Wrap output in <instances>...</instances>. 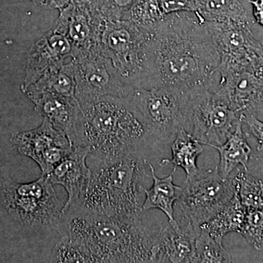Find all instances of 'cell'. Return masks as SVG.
<instances>
[{
	"label": "cell",
	"mask_w": 263,
	"mask_h": 263,
	"mask_svg": "<svg viewBox=\"0 0 263 263\" xmlns=\"http://www.w3.org/2000/svg\"><path fill=\"white\" fill-rule=\"evenodd\" d=\"M146 29L144 71L138 89L212 87L219 55L205 22L194 12H179Z\"/></svg>",
	"instance_id": "obj_1"
},
{
	"label": "cell",
	"mask_w": 263,
	"mask_h": 263,
	"mask_svg": "<svg viewBox=\"0 0 263 263\" xmlns=\"http://www.w3.org/2000/svg\"><path fill=\"white\" fill-rule=\"evenodd\" d=\"M143 212L103 215L71 206L63 214L53 262H153V237Z\"/></svg>",
	"instance_id": "obj_2"
},
{
	"label": "cell",
	"mask_w": 263,
	"mask_h": 263,
	"mask_svg": "<svg viewBox=\"0 0 263 263\" xmlns=\"http://www.w3.org/2000/svg\"><path fill=\"white\" fill-rule=\"evenodd\" d=\"M81 108V141L83 146L89 148V163L143 156L146 148L157 147L130 99L102 97Z\"/></svg>",
	"instance_id": "obj_3"
},
{
	"label": "cell",
	"mask_w": 263,
	"mask_h": 263,
	"mask_svg": "<svg viewBox=\"0 0 263 263\" xmlns=\"http://www.w3.org/2000/svg\"><path fill=\"white\" fill-rule=\"evenodd\" d=\"M147 164L146 159L138 155L112 162L90 163L89 183L71 206L103 215L143 212L145 183L152 178L147 174Z\"/></svg>",
	"instance_id": "obj_4"
},
{
	"label": "cell",
	"mask_w": 263,
	"mask_h": 263,
	"mask_svg": "<svg viewBox=\"0 0 263 263\" xmlns=\"http://www.w3.org/2000/svg\"><path fill=\"white\" fill-rule=\"evenodd\" d=\"M46 176L18 183L0 165V203L16 222L29 228H55L61 224L63 209Z\"/></svg>",
	"instance_id": "obj_5"
},
{
	"label": "cell",
	"mask_w": 263,
	"mask_h": 263,
	"mask_svg": "<svg viewBox=\"0 0 263 263\" xmlns=\"http://www.w3.org/2000/svg\"><path fill=\"white\" fill-rule=\"evenodd\" d=\"M185 129L205 146H220L241 119L230 108L226 98L212 87L184 91Z\"/></svg>",
	"instance_id": "obj_6"
},
{
	"label": "cell",
	"mask_w": 263,
	"mask_h": 263,
	"mask_svg": "<svg viewBox=\"0 0 263 263\" xmlns=\"http://www.w3.org/2000/svg\"><path fill=\"white\" fill-rule=\"evenodd\" d=\"M142 117L156 146H171L186 127L184 91L169 88L134 89L129 97Z\"/></svg>",
	"instance_id": "obj_7"
},
{
	"label": "cell",
	"mask_w": 263,
	"mask_h": 263,
	"mask_svg": "<svg viewBox=\"0 0 263 263\" xmlns=\"http://www.w3.org/2000/svg\"><path fill=\"white\" fill-rule=\"evenodd\" d=\"M147 34L146 29L129 19L107 21L99 42L118 72L134 89L141 86Z\"/></svg>",
	"instance_id": "obj_8"
},
{
	"label": "cell",
	"mask_w": 263,
	"mask_h": 263,
	"mask_svg": "<svg viewBox=\"0 0 263 263\" xmlns=\"http://www.w3.org/2000/svg\"><path fill=\"white\" fill-rule=\"evenodd\" d=\"M72 60L75 67V96L81 106L102 97H130L134 88L123 79L99 45Z\"/></svg>",
	"instance_id": "obj_9"
},
{
	"label": "cell",
	"mask_w": 263,
	"mask_h": 263,
	"mask_svg": "<svg viewBox=\"0 0 263 263\" xmlns=\"http://www.w3.org/2000/svg\"><path fill=\"white\" fill-rule=\"evenodd\" d=\"M179 199L181 217L200 228L210 221L235 195L233 179H224L214 170L200 171L196 176L183 182Z\"/></svg>",
	"instance_id": "obj_10"
},
{
	"label": "cell",
	"mask_w": 263,
	"mask_h": 263,
	"mask_svg": "<svg viewBox=\"0 0 263 263\" xmlns=\"http://www.w3.org/2000/svg\"><path fill=\"white\" fill-rule=\"evenodd\" d=\"M216 89L238 117L263 111V56L219 73Z\"/></svg>",
	"instance_id": "obj_11"
},
{
	"label": "cell",
	"mask_w": 263,
	"mask_h": 263,
	"mask_svg": "<svg viewBox=\"0 0 263 263\" xmlns=\"http://www.w3.org/2000/svg\"><path fill=\"white\" fill-rule=\"evenodd\" d=\"M10 142L19 154L38 164L43 176L49 174L73 148L65 133L46 119L35 129L13 133Z\"/></svg>",
	"instance_id": "obj_12"
},
{
	"label": "cell",
	"mask_w": 263,
	"mask_h": 263,
	"mask_svg": "<svg viewBox=\"0 0 263 263\" xmlns=\"http://www.w3.org/2000/svg\"><path fill=\"white\" fill-rule=\"evenodd\" d=\"M205 23L219 55V73L263 56V46L254 37L249 22Z\"/></svg>",
	"instance_id": "obj_13"
},
{
	"label": "cell",
	"mask_w": 263,
	"mask_h": 263,
	"mask_svg": "<svg viewBox=\"0 0 263 263\" xmlns=\"http://www.w3.org/2000/svg\"><path fill=\"white\" fill-rule=\"evenodd\" d=\"M59 18L67 27L74 57L98 46L107 20L90 0H71L60 10Z\"/></svg>",
	"instance_id": "obj_14"
},
{
	"label": "cell",
	"mask_w": 263,
	"mask_h": 263,
	"mask_svg": "<svg viewBox=\"0 0 263 263\" xmlns=\"http://www.w3.org/2000/svg\"><path fill=\"white\" fill-rule=\"evenodd\" d=\"M74 57L73 48L67 33L52 26L31 46L27 54L25 77L21 89L35 83L48 70L63 65Z\"/></svg>",
	"instance_id": "obj_15"
},
{
	"label": "cell",
	"mask_w": 263,
	"mask_h": 263,
	"mask_svg": "<svg viewBox=\"0 0 263 263\" xmlns=\"http://www.w3.org/2000/svg\"><path fill=\"white\" fill-rule=\"evenodd\" d=\"M200 231V228L183 217L167 223L157 235L153 262H195V241Z\"/></svg>",
	"instance_id": "obj_16"
},
{
	"label": "cell",
	"mask_w": 263,
	"mask_h": 263,
	"mask_svg": "<svg viewBox=\"0 0 263 263\" xmlns=\"http://www.w3.org/2000/svg\"><path fill=\"white\" fill-rule=\"evenodd\" d=\"M34 110L48 119L57 129L63 131L73 148L82 146L81 123L82 109L76 97L45 93L29 99Z\"/></svg>",
	"instance_id": "obj_17"
},
{
	"label": "cell",
	"mask_w": 263,
	"mask_h": 263,
	"mask_svg": "<svg viewBox=\"0 0 263 263\" xmlns=\"http://www.w3.org/2000/svg\"><path fill=\"white\" fill-rule=\"evenodd\" d=\"M89 155L88 147H76L46 176L53 184L61 185L67 191L63 214L79 200L89 183L91 175L87 164Z\"/></svg>",
	"instance_id": "obj_18"
},
{
	"label": "cell",
	"mask_w": 263,
	"mask_h": 263,
	"mask_svg": "<svg viewBox=\"0 0 263 263\" xmlns=\"http://www.w3.org/2000/svg\"><path fill=\"white\" fill-rule=\"evenodd\" d=\"M23 92L29 99L37 95L51 93L66 97H76L75 67L72 59L63 65L53 67Z\"/></svg>",
	"instance_id": "obj_19"
},
{
	"label": "cell",
	"mask_w": 263,
	"mask_h": 263,
	"mask_svg": "<svg viewBox=\"0 0 263 263\" xmlns=\"http://www.w3.org/2000/svg\"><path fill=\"white\" fill-rule=\"evenodd\" d=\"M153 184L150 189H145V200L142 211L147 212L150 209H160L168 218V222L176 221L174 216V204L179 200L182 193V187L174 184L172 175L165 178L157 177L153 165L148 162Z\"/></svg>",
	"instance_id": "obj_20"
},
{
	"label": "cell",
	"mask_w": 263,
	"mask_h": 263,
	"mask_svg": "<svg viewBox=\"0 0 263 263\" xmlns=\"http://www.w3.org/2000/svg\"><path fill=\"white\" fill-rule=\"evenodd\" d=\"M242 125L243 122L240 120L223 144L212 147L219 152L220 159L216 167L224 179L230 178V175L238 165H241L246 171L248 170L252 148L246 139Z\"/></svg>",
	"instance_id": "obj_21"
},
{
	"label": "cell",
	"mask_w": 263,
	"mask_h": 263,
	"mask_svg": "<svg viewBox=\"0 0 263 263\" xmlns=\"http://www.w3.org/2000/svg\"><path fill=\"white\" fill-rule=\"evenodd\" d=\"M170 146L172 152V159L162 160L161 165L173 164L174 172L177 167H181L186 173L185 180L196 176L200 171L197 167V160L203 152L202 143L197 141L191 133L181 127Z\"/></svg>",
	"instance_id": "obj_22"
},
{
	"label": "cell",
	"mask_w": 263,
	"mask_h": 263,
	"mask_svg": "<svg viewBox=\"0 0 263 263\" xmlns=\"http://www.w3.org/2000/svg\"><path fill=\"white\" fill-rule=\"evenodd\" d=\"M194 13L203 22H249L247 12L238 0H197Z\"/></svg>",
	"instance_id": "obj_23"
},
{
	"label": "cell",
	"mask_w": 263,
	"mask_h": 263,
	"mask_svg": "<svg viewBox=\"0 0 263 263\" xmlns=\"http://www.w3.org/2000/svg\"><path fill=\"white\" fill-rule=\"evenodd\" d=\"M247 209L235 193L233 198L213 219L200 226L214 236L223 239L230 233H240L245 222Z\"/></svg>",
	"instance_id": "obj_24"
},
{
	"label": "cell",
	"mask_w": 263,
	"mask_h": 263,
	"mask_svg": "<svg viewBox=\"0 0 263 263\" xmlns=\"http://www.w3.org/2000/svg\"><path fill=\"white\" fill-rule=\"evenodd\" d=\"M223 239L200 228L195 241V262H231V257L223 247Z\"/></svg>",
	"instance_id": "obj_25"
},
{
	"label": "cell",
	"mask_w": 263,
	"mask_h": 263,
	"mask_svg": "<svg viewBox=\"0 0 263 263\" xmlns=\"http://www.w3.org/2000/svg\"><path fill=\"white\" fill-rule=\"evenodd\" d=\"M233 181L235 193L246 209L263 210V179L238 171Z\"/></svg>",
	"instance_id": "obj_26"
},
{
	"label": "cell",
	"mask_w": 263,
	"mask_h": 263,
	"mask_svg": "<svg viewBox=\"0 0 263 263\" xmlns=\"http://www.w3.org/2000/svg\"><path fill=\"white\" fill-rule=\"evenodd\" d=\"M165 16L160 7V0H138L128 13L127 18L142 28H149Z\"/></svg>",
	"instance_id": "obj_27"
},
{
	"label": "cell",
	"mask_w": 263,
	"mask_h": 263,
	"mask_svg": "<svg viewBox=\"0 0 263 263\" xmlns=\"http://www.w3.org/2000/svg\"><path fill=\"white\" fill-rule=\"evenodd\" d=\"M239 233L257 250L263 251V210L247 209Z\"/></svg>",
	"instance_id": "obj_28"
},
{
	"label": "cell",
	"mask_w": 263,
	"mask_h": 263,
	"mask_svg": "<svg viewBox=\"0 0 263 263\" xmlns=\"http://www.w3.org/2000/svg\"><path fill=\"white\" fill-rule=\"evenodd\" d=\"M107 21L126 19L138 0H90Z\"/></svg>",
	"instance_id": "obj_29"
},
{
	"label": "cell",
	"mask_w": 263,
	"mask_h": 263,
	"mask_svg": "<svg viewBox=\"0 0 263 263\" xmlns=\"http://www.w3.org/2000/svg\"><path fill=\"white\" fill-rule=\"evenodd\" d=\"M197 0H160V7L164 15L179 12H195Z\"/></svg>",
	"instance_id": "obj_30"
},
{
	"label": "cell",
	"mask_w": 263,
	"mask_h": 263,
	"mask_svg": "<svg viewBox=\"0 0 263 263\" xmlns=\"http://www.w3.org/2000/svg\"><path fill=\"white\" fill-rule=\"evenodd\" d=\"M240 119L257 140V150L259 152L263 151V122L254 115L245 116Z\"/></svg>",
	"instance_id": "obj_31"
},
{
	"label": "cell",
	"mask_w": 263,
	"mask_h": 263,
	"mask_svg": "<svg viewBox=\"0 0 263 263\" xmlns=\"http://www.w3.org/2000/svg\"><path fill=\"white\" fill-rule=\"evenodd\" d=\"M34 4L48 10L62 9L70 4L71 0H31Z\"/></svg>",
	"instance_id": "obj_32"
},
{
	"label": "cell",
	"mask_w": 263,
	"mask_h": 263,
	"mask_svg": "<svg viewBox=\"0 0 263 263\" xmlns=\"http://www.w3.org/2000/svg\"><path fill=\"white\" fill-rule=\"evenodd\" d=\"M248 2L252 6L254 21L263 27V0H248Z\"/></svg>",
	"instance_id": "obj_33"
}]
</instances>
